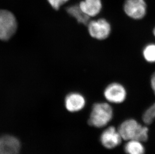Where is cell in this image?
Listing matches in <instances>:
<instances>
[{
	"instance_id": "obj_1",
	"label": "cell",
	"mask_w": 155,
	"mask_h": 154,
	"mask_svg": "<svg viewBox=\"0 0 155 154\" xmlns=\"http://www.w3.org/2000/svg\"><path fill=\"white\" fill-rule=\"evenodd\" d=\"M118 132L121 138L125 140H135L141 142L146 141L148 138V128L142 126L135 120L124 121L120 125Z\"/></svg>"
},
{
	"instance_id": "obj_2",
	"label": "cell",
	"mask_w": 155,
	"mask_h": 154,
	"mask_svg": "<svg viewBox=\"0 0 155 154\" xmlns=\"http://www.w3.org/2000/svg\"><path fill=\"white\" fill-rule=\"evenodd\" d=\"M111 107L107 103H97L94 104L89 118V124L101 128L108 123L113 117Z\"/></svg>"
},
{
	"instance_id": "obj_3",
	"label": "cell",
	"mask_w": 155,
	"mask_h": 154,
	"mask_svg": "<svg viewBox=\"0 0 155 154\" xmlns=\"http://www.w3.org/2000/svg\"><path fill=\"white\" fill-rule=\"evenodd\" d=\"M87 27L90 36L97 40L103 41L107 39L111 34V25L104 18L90 20Z\"/></svg>"
},
{
	"instance_id": "obj_4",
	"label": "cell",
	"mask_w": 155,
	"mask_h": 154,
	"mask_svg": "<svg viewBox=\"0 0 155 154\" xmlns=\"http://www.w3.org/2000/svg\"><path fill=\"white\" fill-rule=\"evenodd\" d=\"M17 23L15 16L9 11L0 10V40H8L15 34Z\"/></svg>"
},
{
	"instance_id": "obj_5",
	"label": "cell",
	"mask_w": 155,
	"mask_h": 154,
	"mask_svg": "<svg viewBox=\"0 0 155 154\" xmlns=\"http://www.w3.org/2000/svg\"><path fill=\"white\" fill-rule=\"evenodd\" d=\"M104 97L108 102L114 104H120L126 100L127 92L123 85L117 82L108 84L104 91Z\"/></svg>"
},
{
	"instance_id": "obj_6",
	"label": "cell",
	"mask_w": 155,
	"mask_h": 154,
	"mask_svg": "<svg viewBox=\"0 0 155 154\" xmlns=\"http://www.w3.org/2000/svg\"><path fill=\"white\" fill-rule=\"evenodd\" d=\"M124 10L126 15L131 19L141 20L146 15V3L145 0H126Z\"/></svg>"
},
{
	"instance_id": "obj_7",
	"label": "cell",
	"mask_w": 155,
	"mask_h": 154,
	"mask_svg": "<svg viewBox=\"0 0 155 154\" xmlns=\"http://www.w3.org/2000/svg\"><path fill=\"white\" fill-rule=\"evenodd\" d=\"M21 143L19 140L12 136L0 137V154H19Z\"/></svg>"
},
{
	"instance_id": "obj_8",
	"label": "cell",
	"mask_w": 155,
	"mask_h": 154,
	"mask_svg": "<svg viewBox=\"0 0 155 154\" xmlns=\"http://www.w3.org/2000/svg\"><path fill=\"white\" fill-rule=\"evenodd\" d=\"M121 139L119 132L113 127H110L105 130L101 137V143L107 149L114 148L119 145Z\"/></svg>"
},
{
	"instance_id": "obj_9",
	"label": "cell",
	"mask_w": 155,
	"mask_h": 154,
	"mask_svg": "<svg viewBox=\"0 0 155 154\" xmlns=\"http://www.w3.org/2000/svg\"><path fill=\"white\" fill-rule=\"evenodd\" d=\"M86 103L85 98L79 93H70L65 99L66 109L71 112H78L84 107Z\"/></svg>"
},
{
	"instance_id": "obj_10",
	"label": "cell",
	"mask_w": 155,
	"mask_h": 154,
	"mask_svg": "<svg viewBox=\"0 0 155 154\" xmlns=\"http://www.w3.org/2000/svg\"><path fill=\"white\" fill-rule=\"evenodd\" d=\"M81 10L90 18L100 13L102 9L101 0H84L79 4Z\"/></svg>"
},
{
	"instance_id": "obj_11",
	"label": "cell",
	"mask_w": 155,
	"mask_h": 154,
	"mask_svg": "<svg viewBox=\"0 0 155 154\" xmlns=\"http://www.w3.org/2000/svg\"><path fill=\"white\" fill-rule=\"evenodd\" d=\"M66 11L70 16L76 19L78 23L87 25L89 21L91 20V18L81 10L79 5L69 6L66 8Z\"/></svg>"
},
{
	"instance_id": "obj_12",
	"label": "cell",
	"mask_w": 155,
	"mask_h": 154,
	"mask_svg": "<svg viewBox=\"0 0 155 154\" xmlns=\"http://www.w3.org/2000/svg\"><path fill=\"white\" fill-rule=\"evenodd\" d=\"M124 150L128 154H143L145 152L140 142L135 140H130L125 145Z\"/></svg>"
},
{
	"instance_id": "obj_13",
	"label": "cell",
	"mask_w": 155,
	"mask_h": 154,
	"mask_svg": "<svg viewBox=\"0 0 155 154\" xmlns=\"http://www.w3.org/2000/svg\"><path fill=\"white\" fill-rule=\"evenodd\" d=\"M142 55L147 62L155 63V44L150 43L145 46L142 51Z\"/></svg>"
},
{
	"instance_id": "obj_14",
	"label": "cell",
	"mask_w": 155,
	"mask_h": 154,
	"mask_svg": "<svg viewBox=\"0 0 155 154\" xmlns=\"http://www.w3.org/2000/svg\"><path fill=\"white\" fill-rule=\"evenodd\" d=\"M155 118V104L148 108L143 114V119L145 123H152Z\"/></svg>"
},
{
	"instance_id": "obj_15",
	"label": "cell",
	"mask_w": 155,
	"mask_h": 154,
	"mask_svg": "<svg viewBox=\"0 0 155 154\" xmlns=\"http://www.w3.org/2000/svg\"><path fill=\"white\" fill-rule=\"evenodd\" d=\"M53 9L58 10L60 7L66 3L68 0H47Z\"/></svg>"
},
{
	"instance_id": "obj_16",
	"label": "cell",
	"mask_w": 155,
	"mask_h": 154,
	"mask_svg": "<svg viewBox=\"0 0 155 154\" xmlns=\"http://www.w3.org/2000/svg\"><path fill=\"white\" fill-rule=\"evenodd\" d=\"M151 86L155 95V72L153 74L151 79Z\"/></svg>"
},
{
	"instance_id": "obj_17",
	"label": "cell",
	"mask_w": 155,
	"mask_h": 154,
	"mask_svg": "<svg viewBox=\"0 0 155 154\" xmlns=\"http://www.w3.org/2000/svg\"><path fill=\"white\" fill-rule=\"evenodd\" d=\"M153 34H154V36L155 37V28H154V30H153Z\"/></svg>"
}]
</instances>
